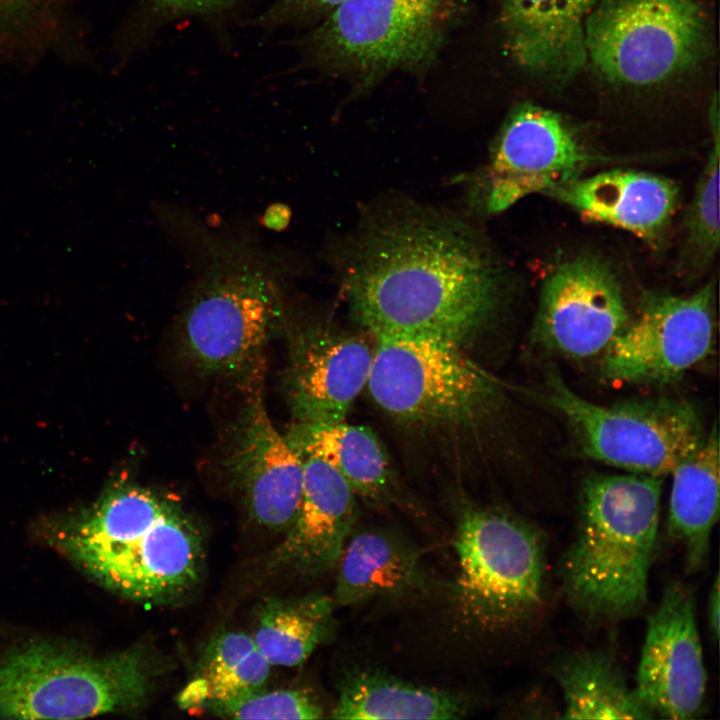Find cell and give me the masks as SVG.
I'll return each instance as SVG.
<instances>
[{"instance_id":"1","label":"cell","mask_w":720,"mask_h":720,"mask_svg":"<svg viewBox=\"0 0 720 720\" xmlns=\"http://www.w3.org/2000/svg\"><path fill=\"white\" fill-rule=\"evenodd\" d=\"M501 268L457 219L418 208L366 225L352 244L344 291L375 338L460 347L485 328L504 293Z\"/></svg>"},{"instance_id":"2","label":"cell","mask_w":720,"mask_h":720,"mask_svg":"<svg viewBox=\"0 0 720 720\" xmlns=\"http://www.w3.org/2000/svg\"><path fill=\"white\" fill-rule=\"evenodd\" d=\"M55 543L89 576L131 600L162 604L198 584L201 534L176 502L119 479L61 525Z\"/></svg>"},{"instance_id":"3","label":"cell","mask_w":720,"mask_h":720,"mask_svg":"<svg viewBox=\"0 0 720 720\" xmlns=\"http://www.w3.org/2000/svg\"><path fill=\"white\" fill-rule=\"evenodd\" d=\"M661 477L591 474L576 536L561 565L571 605L591 620L633 616L647 601L660 518Z\"/></svg>"},{"instance_id":"4","label":"cell","mask_w":720,"mask_h":720,"mask_svg":"<svg viewBox=\"0 0 720 720\" xmlns=\"http://www.w3.org/2000/svg\"><path fill=\"white\" fill-rule=\"evenodd\" d=\"M158 672L144 646L97 657L47 642L24 645L0 659V718L133 711L147 701Z\"/></svg>"},{"instance_id":"5","label":"cell","mask_w":720,"mask_h":720,"mask_svg":"<svg viewBox=\"0 0 720 720\" xmlns=\"http://www.w3.org/2000/svg\"><path fill=\"white\" fill-rule=\"evenodd\" d=\"M464 0H346L304 41L314 66L367 89L394 72L433 64Z\"/></svg>"},{"instance_id":"6","label":"cell","mask_w":720,"mask_h":720,"mask_svg":"<svg viewBox=\"0 0 720 720\" xmlns=\"http://www.w3.org/2000/svg\"><path fill=\"white\" fill-rule=\"evenodd\" d=\"M454 547L458 573L452 603L464 624L483 632L507 631L540 611L546 553L532 524L499 508L465 505Z\"/></svg>"},{"instance_id":"7","label":"cell","mask_w":720,"mask_h":720,"mask_svg":"<svg viewBox=\"0 0 720 720\" xmlns=\"http://www.w3.org/2000/svg\"><path fill=\"white\" fill-rule=\"evenodd\" d=\"M178 323L185 359L205 375L232 376L256 365L284 322L280 288L249 254L213 247Z\"/></svg>"},{"instance_id":"8","label":"cell","mask_w":720,"mask_h":720,"mask_svg":"<svg viewBox=\"0 0 720 720\" xmlns=\"http://www.w3.org/2000/svg\"><path fill=\"white\" fill-rule=\"evenodd\" d=\"M710 42L696 0H602L585 23L587 59L609 81L645 86L696 64Z\"/></svg>"},{"instance_id":"9","label":"cell","mask_w":720,"mask_h":720,"mask_svg":"<svg viewBox=\"0 0 720 720\" xmlns=\"http://www.w3.org/2000/svg\"><path fill=\"white\" fill-rule=\"evenodd\" d=\"M547 398L570 423L588 457L631 473L670 474L707 435L697 409L679 399L599 405L553 372L548 374Z\"/></svg>"},{"instance_id":"10","label":"cell","mask_w":720,"mask_h":720,"mask_svg":"<svg viewBox=\"0 0 720 720\" xmlns=\"http://www.w3.org/2000/svg\"><path fill=\"white\" fill-rule=\"evenodd\" d=\"M366 387L391 417L429 426L475 421L497 396L492 379L460 347L406 338H376Z\"/></svg>"},{"instance_id":"11","label":"cell","mask_w":720,"mask_h":720,"mask_svg":"<svg viewBox=\"0 0 720 720\" xmlns=\"http://www.w3.org/2000/svg\"><path fill=\"white\" fill-rule=\"evenodd\" d=\"M715 300L714 281L688 295L648 296L601 353L603 374L632 384L679 379L711 353Z\"/></svg>"},{"instance_id":"12","label":"cell","mask_w":720,"mask_h":720,"mask_svg":"<svg viewBox=\"0 0 720 720\" xmlns=\"http://www.w3.org/2000/svg\"><path fill=\"white\" fill-rule=\"evenodd\" d=\"M574 130L557 113L525 103L506 119L481 179L482 207L499 213L534 193L582 175L593 161Z\"/></svg>"},{"instance_id":"13","label":"cell","mask_w":720,"mask_h":720,"mask_svg":"<svg viewBox=\"0 0 720 720\" xmlns=\"http://www.w3.org/2000/svg\"><path fill=\"white\" fill-rule=\"evenodd\" d=\"M631 319L621 285L599 258L579 255L544 278L533 338L571 358L601 354Z\"/></svg>"},{"instance_id":"14","label":"cell","mask_w":720,"mask_h":720,"mask_svg":"<svg viewBox=\"0 0 720 720\" xmlns=\"http://www.w3.org/2000/svg\"><path fill=\"white\" fill-rule=\"evenodd\" d=\"M706 684L693 594L671 583L648 618L634 690L655 717L683 720L700 713Z\"/></svg>"},{"instance_id":"15","label":"cell","mask_w":720,"mask_h":720,"mask_svg":"<svg viewBox=\"0 0 720 720\" xmlns=\"http://www.w3.org/2000/svg\"><path fill=\"white\" fill-rule=\"evenodd\" d=\"M373 349L360 337L327 325L295 331L284 376L294 423L344 421L366 387Z\"/></svg>"},{"instance_id":"16","label":"cell","mask_w":720,"mask_h":720,"mask_svg":"<svg viewBox=\"0 0 720 720\" xmlns=\"http://www.w3.org/2000/svg\"><path fill=\"white\" fill-rule=\"evenodd\" d=\"M226 466L250 518L285 533L299 508L303 456L273 425L258 394L238 418Z\"/></svg>"},{"instance_id":"17","label":"cell","mask_w":720,"mask_h":720,"mask_svg":"<svg viewBox=\"0 0 720 720\" xmlns=\"http://www.w3.org/2000/svg\"><path fill=\"white\" fill-rule=\"evenodd\" d=\"M302 456L299 508L268 566L313 577L336 567L355 524L357 505L356 494L332 465L314 455Z\"/></svg>"},{"instance_id":"18","label":"cell","mask_w":720,"mask_h":720,"mask_svg":"<svg viewBox=\"0 0 720 720\" xmlns=\"http://www.w3.org/2000/svg\"><path fill=\"white\" fill-rule=\"evenodd\" d=\"M547 194L586 219L657 243L675 214L679 191L666 177L617 169L581 175Z\"/></svg>"},{"instance_id":"19","label":"cell","mask_w":720,"mask_h":720,"mask_svg":"<svg viewBox=\"0 0 720 720\" xmlns=\"http://www.w3.org/2000/svg\"><path fill=\"white\" fill-rule=\"evenodd\" d=\"M600 0H502L500 25L513 61L559 79L587 62L585 23Z\"/></svg>"},{"instance_id":"20","label":"cell","mask_w":720,"mask_h":720,"mask_svg":"<svg viewBox=\"0 0 720 720\" xmlns=\"http://www.w3.org/2000/svg\"><path fill=\"white\" fill-rule=\"evenodd\" d=\"M336 567L332 596L335 606L400 596L425 586L417 547L383 528H365L350 534Z\"/></svg>"},{"instance_id":"21","label":"cell","mask_w":720,"mask_h":720,"mask_svg":"<svg viewBox=\"0 0 720 720\" xmlns=\"http://www.w3.org/2000/svg\"><path fill=\"white\" fill-rule=\"evenodd\" d=\"M338 690L334 719H459L471 711L462 694L415 685L372 668L349 670Z\"/></svg>"},{"instance_id":"22","label":"cell","mask_w":720,"mask_h":720,"mask_svg":"<svg viewBox=\"0 0 720 720\" xmlns=\"http://www.w3.org/2000/svg\"><path fill=\"white\" fill-rule=\"evenodd\" d=\"M672 486L667 528L684 551L686 569L703 568L719 516V437L717 426L703 443L670 473Z\"/></svg>"},{"instance_id":"23","label":"cell","mask_w":720,"mask_h":720,"mask_svg":"<svg viewBox=\"0 0 720 720\" xmlns=\"http://www.w3.org/2000/svg\"><path fill=\"white\" fill-rule=\"evenodd\" d=\"M286 437L300 453L317 456L332 465L356 495L382 505L399 497L388 455L369 427L344 421L293 423Z\"/></svg>"},{"instance_id":"24","label":"cell","mask_w":720,"mask_h":720,"mask_svg":"<svg viewBox=\"0 0 720 720\" xmlns=\"http://www.w3.org/2000/svg\"><path fill=\"white\" fill-rule=\"evenodd\" d=\"M554 676L563 695V718H655L607 652L581 650L572 653L557 664Z\"/></svg>"},{"instance_id":"25","label":"cell","mask_w":720,"mask_h":720,"mask_svg":"<svg viewBox=\"0 0 720 720\" xmlns=\"http://www.w3.org/2000/svg\"><path fill=\"white\" fill-rule=\"evenodd\" d=\"M334 607L332 597L318 593L270 597L259 609L253 638L271 665L298 666L329 636Z\"/></svg>"},{"instance_id":"26","label":"cell","mask_w":720,"mask_h":720,"mask_svg":"<svg viewBox=\"0 0 720 720\" xmlns=\"http://www.w3.org/2000/svg\"><path fill=\"white\" fill-rule=\"evenodd\" d=\"M271 664L253 636L242 631L221 630L208 642L194 678L183 689V708L205 705L262 689Z\"/></svg>"},{"instance_id":"27","label":"cell","mask_w":720,"mask_h":720,"mask_svg":"<svg viewBox=\"0 0 720 720\" xmlns=\"http://www.w3.org/2000/svg\"><path fill=\"white\" fill-rule=\"evenodd\" d=\"M712 148L685 217L682 263L692 270L709 265L719 248V117L711 112Z\"/></svg>"},{"instance_id":"28","label":"cell","mask_w":720,"mask_h":720,"mask_svg":"<svg viewBox=\"0 0 720 720\" xmlns=\"http://www.w3.org/2000/svg\"><path fill=\"white\" fill-rule=\"evenodd\" d=\"M214 715L234 719H303L323 717L316 698L300 689L264 691L263 688L203 707Z\"/></svg>"},{"instance_id":"29","label":"cell","mask_w":720,"mask_h":720,"mask_svg":"<svg viewBox=\"0 0 720 720\" xmlns=\"http://www.w3.org/2000/svg\"><path fill=\"white\" fill-rule=\"evenodd\" d=\"M346 0H275L260 17L265 27H279L296 21L322 20Z\"/></svg>"},{"instance_id":"30","label":"cell","mask_w":720,"mask_h":720,"mask_svg":"<svg viewBox=\"0 0 720 720\" xmlns=\"http://www.w3.org/2000/svg\"><path fill=\"white\" fill-rule=\"evenodd\" d=\"M235 0H146V8L154 19L169 20L185 15L216 13Z\"/></svg>"},{"instance_id":"31","label":"cell","mask_w":720,"mask_h":720,"mask_svg":"<svg viewBox=\"0 0 720 720\" xmlns=\"http://www.w3.org/2000/svg\"><path fill=\"white\" fill-rule=\"evenodd\" d=\"M290 219V208L283 203L276 202L266 208L261 217V224L270 230L281 232L288 227Z\"/></svg>"},{"instance_id":"32","label":"cell","mask_w":720,"mask_h":720,"mask_svg":"<svg viewBox=\"0 0 720 720\" xmlns=\"http://www.w3.org/2000/svg\"><path fill=\"white\" fill-rule=\"evenodd\" d=\"M719 576L718 574L715 577V580L712 584V588L709 593L708 598V610H707V616H708V627L710 634L712 636V639L715 642H718L719 638V611H720V591H719Z\"/></svg>"},{"instance_id":"33","label":"cell","mask_w":720,"mask_h":720,"mask_svg":"<svg viewBox=\"0 0 720 720\" xmlns=\"http://www.w3.org/2000/svg\"><path fill=\"white\" fill-rule=\"evenodd\" d=\"M42 0H0V20L15 17Z\"/></svg>"}]
</instances>
